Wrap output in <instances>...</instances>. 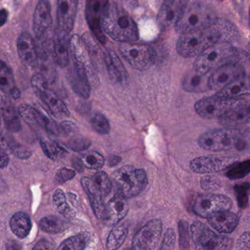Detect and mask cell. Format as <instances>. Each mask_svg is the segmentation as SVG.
Here are the masks:
<instances>
[{
    "mask_svg": "<svg viewBox=\"0 0 250 250\" xmlns=\"http://www.w3.org/2000/svg\"><path fill=\"white\" fill-rule=\"evenodd\" d=\"M236 36L230 23L217 19L210 27L183 35L177 42L176 50L183 58H194L216 43L228 42Z\"/></svg>",
    "mask_w": 250,
    "mask_h": 250,
    "instance_id": "obj_1",
    "label": "cell"
},
{
    "mask_svg": "<svg viewBox=\"0 0 250 250\" xmlns=\"http://www.w3.org/2000/svg\"><path fill=\"white\" fill-rule=\"evenodd\" d=\"M247 62H250V54L234 47L228 42H220L196 57L193 69L209 73L225 64Z\"/></svg>",
    "mask_w": 250,
    "mask_h": 250,
    "instance_id": "obj_3",
    "label": "cell"
},
{
    "mask_svg": "<svg viewBox=\"0 0 250 250\" xmlns=\"http://www.w3.org/2000/svg\"><path fill=\"white\" fill-rule=\"evenodd\" d=\"M236 248L238 250H250V232H244L237 241Z\"/></svg>",
    "mask_w": 250,
    "mask_h": 250,
    "instance_id": "obj_50",
    "label": "cell"
},
{
    "mask_svg": "<svg viewBox=\"0 0 250 250\" xmlns=\"http://www.w3.org/2000/svg\"><path fill=\"white\" fill-rule=\"evenodd\" d=\"M128 228L126 225H121L114 228L106 241V248L108 250H113L120 248L124 244L128 235Z\"/></svg>",
    "mask_w": 250,
    "mask_h": 250,
    "instance_id": "obj_35",
    "label": "cell"
},
{
    "mask_svg": "<svg viewBox=\"0 0 250 250\" xmlns=\"http://www.w3.org/2000/svg\"><path fill=\"white\" fill-rule=\"evenodd\" d=\"M53 203L57 210L67 219H73L75 216V210L71 208L68 204L62 190L59 188L55 191L53 194Z\"/></svg>",
    "mask_w": 250,
    "mask_h": 250,
    "instance_id": "obj_36",
    "label": "cell"
},
{
    "mask_svg": "<svg viewBox=\"0 0 250 250\" xmlns=\"http://www.w3.org/2000/svg\"><path fill=\"white\" fill-rule=\"evenodd\" d=\"M126 197L117 193L106 204L104 221L109 225H115L126 216L128 204Z\"/></svg>",
    "mask_w": 250,
    "mask_h": 250,
    "instance_id": "obj_22",
    "label": "cell"
},
{
    "mask_svg": "<svg viewBox=\"0 0 250 250\" xmlns=\"http://www.w3.org/2000/svg\"><path fill=\"white\" fill-rule=\"evenodd\" d=\"M91 178L96 183V185L99 187L104 197H106L110 193L111 188H112V182L106 172L99 171V172H96L91 177Z\"/></svg>",
    "mask_w": 250,
    "mask_h": 250,
    "instance_id": "obj_43",
    "label": "cell"
},
{
    "mask_svg": "<svg viewBox=\"0 0 250 250\" xmlns=\"http://www.w3.org/2000/svg\"><path fill=\"white\" fill-rule=\"evenodd\" d=\"M175 2H176V0H156V5L159 8L160 5H164V4H172L175 3Z\"/></svg>",
    "mask_w": 250,
    "mask_h": 250,
    "instance_id": "obj_59",
    "label": "cell"
},
{
    "mask_svg": "<svg viewBox=\"0 0 250 250\" xmlns=\"http://www.w3.org/2000/svg\"><path fill=\"white\" fill-rule=\"evenodd\" d=\"M10 149L13 152L14 155L17 157L20 158L21 159H27L31 156L32 151L29 150L27 147L18 144L14 141L10 142L9 145Z\"/></svg>",
    "mask_w": 250,
    "mask_h": 250,
    "instance_id": "obj_47",
    "label": "cell"
},
{
    "mask_svg": "<svg viewBox=\"0 0 250 250\" xmlns=\"http://www.w3.org/2000/svg\"><path fill=\"white\" fill-rule=\"evenodd\" d=\"M54 248H55V247L50 241L42 240V241H39V243L36 244V246L33 247V250H52Z\"/></svg>",
    "mask_w": 250,
    "mask_h": 250,
    "instance_id": "obj_52",
    "label": "cell"
},
{
    "mask_svg": "<svg viewBox=\"0 0 250 250\" xmlns=\"http://www.w3.org/2000/svg\"><path fill=\"white\" fill-rule=\"evenodd\" d=\"M242 100L240 99H228L215 95L197 101L194 104V109L204 119L220 120L231 109L239 104Z\"/></svg>",
    "mask_w": 250,
    "mask_h": 250,
    "instance_id": "obj_7",
    "label": "cell"
},
{
    "mask_svg": "<svg viewBox=\"0 0 250 250\" xmlns=\"http://www.w3.org/2000/svg\"><path fill=\"white\" fill-rule=\"evenodd\" d=\"M175 233L172 228H169L165 232L162 241L161 250H172L175 247Z\"/></svg>",
    "mask_w": 250,
    "mask_h": 250,
    "instance_id": "obj_48",
    "label": "cell"
},
{
    "mask_svg": "<svg viewBox=\"0 0 250 250\" xmlns=\"http://www.w3.org/2000/svg\"><path fill=\"white\" fill-rule=\"evenodd\" d=\"M220 121L224 125L231 128L250 123V101L242 100Z\"/></svg>",
    "mask_w": 250,
    "mask_h": 250,
    "instance_id": "obj_27",
    "label": "cell"
},
{
    "mask_svg": "<svg viewBox=\"0 0 250 250\" xmlns=\"http://www.w3.org/2000/svg\"><path fill=\"white\" fill-rule=\"evenodd\" d=\"M191 240L200 250H223L230 247L231 240L215 233L208 227L200 222H194L190 227Z\"/></svg>",
    "mask_w": 250,
    "mask_h": 250,
    "instance_id": "obj_10",
    "label": "cell"
},
{
    "mask_svg": "<svg viewBox=\"0 0 250 250\" xmlns=\"http://www.w3.org/2000/svg\"><path fill=\"white\" fill-rule=\"evenodd\" d=\"M118 194L126 198L135 197L147 187V173L143 169H137L130 165L120 168L113 175Z\"/></svg>",
    "mask_w": 250,
    "mask_h": 250,
    "instance_id": "obj_6",
    "label": "cell"
},
{
    "mask_svg": "<svg viewBox=\"0 0 250 250\" xmlns=\"http://www.w3.org/2000/svg\"><path fill=\"white\" fill-rule=\"evenodd\" d=\"M81 183L84 191L88 196L95 215L98 219L104 221L106 205L104 204V199L105 197L103 193L91 178L83 177L81 179Z\"/></svg>",
    "mask_w": 250,
    "mask_h": 250,
    "instance_id": "obj_19",
    "label": "cell"
},
{
    "mask_svg": "<svg viewBox=\"0 0 250 250\" xmlns=\"http://www.w3.org/2000/svg\"><path fill=\"white\" fill-rule=\"evenodd\" d=\"M52 24V8L48 0H40L33 17V31L39 39L48 34Z\"/></svg>",
    "mask_w": 250,
    "mask_h": 250,
    "instance_id": "obj_18",
    "label": "cell"
},
{
    "mask_svg": "<svg viewBox=\"0 0 250 250\" xmlns=\"http://www.w3.org/2000/svg\"><path fill=\"white\" fill-rule=\"evenodd\" d=\"M211 72L201 73L193 69L184 77L183 88L188 93H205L210 90V77Z\"/></svg>",
    "mask_w": 250,
    "mask_h": 250,
    "instance_id": "obj_24",
    "label": "cell"
},
{
    "mask_svg": "<svg viewBox=\"0 0 250 250\" xmlns=\"http://www.w3.org/2000/svg\"><path fill=\"white\" fill-rule=\"evenodd\" d=\"M83 167L90 169H98L104 165V158L101 153L93 151L83 154L80 158Z\"/></svg>",
    "mask_w": 250,
    "mask_h": 250,
    "instance_id": "obj_38",
    "label": "cell"
},
{
    "mask_svg": "<svg viewBox=\"0 0 250 250\" xmlns=\"http://www.w3.org/2000/svg\"><path fill=\"white\" fill-rule=\"evenodd\" d=\"M78 4L79 0H58V30L66 36H69L74 28Z\"/></svg>",
    "mask_w": 250,
    "mask_h": 250,
    "instance_id": "obj_17",
    "label": "cell"
},
{
    "mask_svg": "<svg viewBox=\"0 0 250 250\" xmlns=\"http://www.w3.org/2000/svg\"><path fill=\"white\" fill-rule=\"evenodd\" d=\"M162 232L161 219H152L134 235L132 241L133 250H154L159 244Z\"/></svg>",
    "mask_w": 250,
    "mask_h": 250,
    "instance_id": "obj_14",
    "label": "cell"
},
{
    "mask_svg": "<svg viewBox=\"0 0 250 250\" xmlns=\"http://www.w3.org/2000/svg\"><path fill=\"white\" fill-rule=\"evenodd\" d=\"M76 172L73 169L62 168L57 174L56 181L59 184H64V183L74 178Z\"/></svg>",
    "mask_w": 250,
    "mask_h": 250,
    "instance_id": "obj_49",
    "label": "cell"
},
{
    "mask_svg": "<svg viewBox=\"0 0 250 250\" xmlns=\"http://www.w3.org/2000/svg\"><path fill=\"white\" fill-rule=\"evenodd\" d=\"M7 18H8V12L6 10L2 9L1 13H0V24L1 26H3L7 21Z\"/></svg>",
    "mask_w": 250,
    "mask_h": 250,
    "instance_id": "obj_56",
    "label": "cell"
},
{
    "mask_svg": "<svg viewBox=\"0 0 250 250\" xmlns=\"http://www.w3.org/2000/svg\"><path fill=\"white\" fill-rule=\"evenodd\" d=\"M9 163V157L4 150L1 151V169H4Z\"/></svg>",
    "mask_w": 250,
    "mask_h": 250,
    "instance_id": "obj_54",
    "label": "cell"
},
{
    "mask_svg": "<svg viewBox=\"0 0 250 250\" xmlns=\"http://www.w3.org/2000/svg\"><path fill=\"white\" fill-rule=\"evenodd\" d=\"M1 111L6 128L12 132L20 131L21 125L19 118V111L16 109L9 99L3 96L1 99Z\"/></svg>",
    "mask_w": 250,
    "mask_h": 250,
    "instance_id": "obj_30",
    "label": "cell"
},
{
    "mask_svg": "<svg viewBox=\"0 0 250 250\" xmlns=\"http://www.w3.org/2000/svg\"><path fill=\"white\" fill-rule=\"evenodd\" d=\"M217 18L214 12L202 2L187 5L175 24V31L184 35L213 25Z\"/></svg>",
    "mask_w": 250,
    "mask_h": 250,
    "instance_id": "obj_4",
    "label": "cell"
},
{
    "mask_svg": "<svg viewBox=\"0 0 250 250\" xmlns=\"http://www.w3.org/2000/svg\"><path fill=\"white\" fill-rule=\"evenodd\" d=\"M104 31L115 42H133L139 39V30L134 20L122 7L109 3L102 19Z\"/></svg>",
    "mask_w": 250,
    "mask_h": 250,
    "instance_id": "obj_2",
    "label": "cell"
},
{
    "mask_svg": "<svg viewBox=\"0 0 250 250\" xmlns=\"http://www.w3.org/2000/svg\"><path fill=\"white\" fill-rule=\"evenodd\" d=\"M61 134L63 135H70L73 133L76 132L77 130V126L75 124L71 121H63L60 125Z\"/></svg>",
    "mask_w": 250,
    "mask_h": 250,
    "instance_id": "obj_51",
    "label": "cell"
},
{
    "mask_svg": "<svg viewBox=\"0 0 250 250\" xmlns=\"http://www.w3.org/2000/svg\"><path fill=\"white\" fill-rule=\"evenodd\" d=\"M10 226L16 236L20 238H24L29 235L31 230V219L27 213L18 212L11 217Z\"/></svg>",
    "mask_w": 250,
    "mask_h": 250,
    "instance_id": "obj_31",
    "label": "cell"
},
{
    "mask_svg": "<svg viewBox=\"0 0 250 250\" xmlns=\"http://www.w3.org/2000/svg\"><path fill=\"white\" fill-rule=\"evenodd\" d=\"M90 145H91V142L88 139L80 137V136L72 137L68 143V147L74 151H82V150H87L90 147Z\"/></svg>",
    "mask_w": 250,
    "mask_h": 250,
    "instance_id": "obj_46",
    "label": "cell"
},
{
    "mask_svg": "<svg viewBox=\"0 0 250 250\" xmlns=\"http://www.w3.org/2000/svg\"><path fill=\"white\" fill-rule=\"evenodd\" d=\"M119 50L125 61L139 71L148 69L154 64L156 60V52L149 45L131 42L121 43Z\"/></svg>",
    "mask_w": 250,
    "mask_h": 250,
    "instance_id": "obj_9",
    "label": "cell"
},
{
    "mask_svg": "<svg viewBox=\"0 0 250 250\" xmlns=\"http://www.w3.org/2000/svg\"><path fill=\"white\" fill-rule=\"evenodd\" d=\"M82 39L87 46V50H88L96 69L102 68L103 66L102 65L103 63H105L106 54H104L100 46H99L97 42H95L94 38L90 33H84Z\"/></svg>",
    "mask_w": 250,
    "mask_h": 250,
    "instance_id": "obj_32",
    "label": "cell"
},
{
    "mask_svg": "<svg viewBox=\"0 0 250 250\" xmlns=\"http://www.w3.org/2000/svg\"><path fill=\"white\" fill-rule=\"evenodd\" d=\"M90 124L93 129L100 134H107L110 131V125L107 118L102 113H96L93 115Z\"/></svg>",
    "mask_w": 250,
    "mask_h": 250,
    "instance_id": "obj_42",
    "label": "cell"
},
{
    "mask_svg": "<svg viewBox=\"0 0 250 250\" xmlns=\"http://www.w3.org/2000/svg\"><path fill=\"white\" fill-rule=\"evenodd\" d=\"M105 65L112 83L125 85L128 82V75L119 57L114 52H108L105 55Z\"/></svg>",
    "mask_w": 250,
    "mask_h": 250,
    "instance_id": "obj_23",
    "label": "cell"
},
{
    "mask_svg": "<svg viewBox=\"0 0 250 250\" xmlns=\"http://www.w3.org/2000/svg\"><path fill=\"white\" fill-rule=\"evenodd\" d=\"M40 142L45 154L52 160L61 159L68 153V150L57 142L46 138L41 139Z\"/></svg>",
    "mask_w": 250,
    "mask_h": 250,
    "instance_id": "obj_34",
    "label": "cell"
},
{
    "mask_svg": "<svg viewBox=\"0 0 250 250\" xmlns=\"http://www.w3.org/2000/svg\"><path fill=\"white\" fill-rule=\"evenodd\" d=\"M21 248L20 244L19 243L16 242V241H11L6 244L7 250H18V249Z\"/></svg>",
    "mask_w": 250,
    "mask_h": 250,
    "instance_id": "obj_57",
    "label": "cell"
},
{
    "mask_svg": "<svg viewBox=\"0 0 250 250\" xmlns=\"http://www.w3.org/2000/svg\"><path fill=\"white\" fill-rule=\"evenodd\" d=\"M245 75L244 66L238 62L225 64L213 70L210 74V90H222L236 79Z\"/></svg>",
    "mask_w": 250,
    "mask_h": 250,
    "instance_id": "obj_15",
    "label": "cell"
},
{
    "mask_svg": "<svg viewBox=\"0 0 250 250\" xmlns=\"http://www.w3.org/2000/svg\"><path fill=\"white\" fill-rule=\"evenodd\" d=\"M10 95H11V96L13 99H15V100H17V99H20V96H21V92H20V89L15 87L12 90H11V93H10Z\"/></svg>",
    "mask_w": 250,
    "mask_h": 250,
    "instance_id": "obj_58",
    "label": "cell"
},
{
    "mask_svg": "<svg viewBox=\"0 0 250 250\" xmlns=\"http://www.w3.org/2000/svg\"><path fill=\"white\" fill-rule=\"evenodd\" d=\"M250 173V159L240 163L233 164L227 172L229 179L238 180L244 178Z\"/></svg>",
    "mask_w": 250,
    "mask_h": 250,
    "instance_id": "obj_39",
    "label": "cell"
},
{
    "mask_svg": "<svg viewBox=\"0 0 250 250\" xmlns=\"http://www.w3.org/2000/svg\"><path fill=\"white\" fill-rule=\"evenodd\" d=\"M232 158H218L215 156H200L190 162V168L196 173L209 174L220 172L233 165Z\"/></svg>",
    "mask_w": 250,
    "mask_h": 250,
    "instance_id": "obj_16",
    "label": "cell"
},
{
    "mask_svg": "<svg viewBox=\"0 0 250 250\" xmlns=\"http://www.w3.org/2000/svg\"><path fill=\"white\" fill-rule=\"evenodd\" d=\"M212 228L222 233H230L235 230L239 222V218L229 210H222L208 218Z\"/></svg>",
    "mask_w": 250,
    "mask_h": 250,
    "instance_id": "obj_25",
    "label": "cell"
},
{
    "mask_svg": "<svg viewBox=\"0 0 250 250\" xmlns=\"http://www.w3.org/2000/svg\"><path fill=\"white\" fill-rule=\"evenodd\" d=\"M31 85L36 96L46 104L54 116L58 118L69 116L70 112L66 105L49 88L47 80L43 74H35L32 77Z\"/></svg>",
    "mask_w": 250,
    "mask_h": 250,
    "instance_id": "obj_8",
    "label": "cell"
},
{
    "mask_svg": "<svg viewBox=\"0 0 250 250\" xmlns=\"http://www.w3.org/2000/svg\"><path fill=\"white\" fill-rule=\"evenodd\" d=\"M232 201L229 197L222 194H206L198 196L194 201L192 210L195 214L208 219L215 213L229 210Z\"/></svg>",
    "mask_w": 250,
    "mask_h": 250,
    "instance_id": "obj_11",
    "label": "cell"
},
{
    "mask_svg": "<svg viewBox=\"0 0 250 250\" xmlns=\"http://www.w3.org/2000/svg\"><path fill=\"white\" fill-rule=\"evenodd\" d=\"M121 161V158L119 157V156H112L109 158V161H108V163H109V165L110 167L116 166L118 164L120 163V162Z\"/></svg>",
    "mask_w": 250,
    "mask_h": 250,
    "instance_id": "obj_55",
    "label": "cell"
},
{
    "mask_svg": "<svg viewBox=\"0 0 250 250\" xmlns=\"http://www.w3.org/2000/svg\"><path fill=\"white\" fill-rule=\"evenodd\" d=\"M42 230L49 233H61L69 228V224L56 216L43 217L40 221Z\"/></svg>",
    "mask_w": 250,
    "mask_h": 250,
    "instance_id": "obj_33",
    "label": "cell"
},
{
    "mask_svg": "<svg viewBox=\"0 0 250 250\" xmlns=\"http://www.w3.org/2000/svg\"><path fill=\"white\" fill-rule=\"evenodd\" d=\"M14 76L12 71L8 68L5 62H1V71H0V88L2 93L10 94L11 90L15 87Z\"/></svg>",
    "mask_w": 250,
    "mask_h": 250,
    "instance_id": "obj_37",
    "label": "cell"
},
{
    "mask_svg": "<svg viewBox=\"0 0 250 250\" xmlns=\"http://www.w3.org/2000/svg\"><path fill=\"white\" fill-rule=\"evenodd\" d=\"M17 50L22 62L30 68L39 65V54L34 39L30 33L24 32L20 35L17 42Z\"/></svg>",
    "mask_w": 250,
    "mask_h": 250,
    "instance_id": "obj_20",
    "label": "cell"
},
{
    "mask_svg": "<svg viewBox=\"0 0 250 250\" xmlns=\"http://www.w3.org/2000/svg\"><path fill=\"white\" fill-rule=\"evenodd\" d=\"M202 149L210 151H227L243 146L242 132L237 128H225L207 131L198 139Z\"/></svg>",
    "mask_w": 250,
    "mask_h": 250,
    "instance_id": "obj_5",
    "label": "cell"
},
{
    "mask_svg": "<svg viewBox=\"0 0 250 250\" xmlns=\"http://www.w3.org/2000/svg\"><path fill=\"white\" fill-rule=\"evenodd\" d=\"M68 36L58 30L52 42V52L53 58L56 63L61 68H65L69 64L68 46H70V42H68Z\"/></svg>",
    "mask_w": 250,
    "mask_h": 250,
    "instance_id": "obj_29",
    "label": "cell"
},
{
    "mask_svg": "<svg viewBox=\"0 0 250 250\" xmlns=\"http://www.w3.org/2000/svg\"><path fill=\"white\" fill-rule=\"evenodd\" d=\"M70 49L72 55L74 65L85 69L88 74L92 86L99 84V78L96 72V67L87 50L83 39L74 35L70 40Z\"/></svg>",
    "mask_w": 250,
    "mask_h": 250,
    "instance_id": "obj_12",
    "label": "cell"
},
{
    "mask_svg": "<svg viewBox=\"0 0 250 250\" xmlns=\"http://www.w3.org/2000/svg\"><path fill=\"white\" fill-rule=\"evenodd\" d=\"M68 80L73 90L78 96L83 99L89 98L92 85L85 69L74 65L69 73Z\"/></svg>",
    "mask_w": 250,
    "mask_h": 250,
    "instance_id": "obj_26",
    "label": "cell"
},
{
    "mask_svg": "<svg viewBox=\"0 0 250 250\" xmlns=\"http://www.w3.org/2000/svg\"><path fill=\"white\" fill-rule=\"evenodd\" d=\"M234 192L240 208L244 209L247 208L250 197V184L249 183L236 184L234 187Z\"/></svg>",
    "mask_w": 250,
    "mask_h": 250,
    "instance_id": "obj_41",
    "label": "cell"
},
{
    "mask_svg": "<svg viewBox=\"0 0 250 250\" xmlns=\"http://www.w3.org/2000/svg\"><path fill=\"white\" fill-rule=\"evenodd\" d=\"M178 232H179V244L181 250L189 248L190 239L191 238V232L188 229V225L187 221L180 220L178 222Z\"/></svg>",
    "mask_w": 250,
    "mask_h": 250,
    "instance_id": "obj_44",
    "label": "cell"
},
{
    "mask_svg": "<svg viewBox=\"0 0 250 250\" xmlns=\"http://www.w3.org/2000/svg\"><path fill=\"white\" fill-rule=\"evenodd\" d=\"M200 186L205 191H213L220 188L222 183L217 177L207 175L203 176L200 180Z\"/></svg>",
    "mask_w": 250,
    "mask_h": 250,
    "instance_id": "obj_45",
    "label": "cell"
},
{
    "mask_svg": "<svg viewBox=\"0 0 250 250\" xmlns=\"http://www.w3.org/2000/svg\"><path fill=\"white\" fill-rule=\"evenodd\" d=\"M109 4V0H87L86 2L87 24L98 42L103 44L106 42V37L102 27V19Z\"/></svg>",
    "mask_w": 250,
    "mask_h": 250,
    "instance_id": "obj_13",
    "label": "cell"
},
{
    "mask_svg": "<svg viewBox=\"0 0 250 250\" xmlns=\"http://www.w3.org/2000/svg\"><path fill=\"white\" fill-rule=\"evenodd\" d=\"M124 1H125L128 5H132V6L136 5L137 2V0H124Z\"/></svg>",
    "mask_w": 250,
    "mask_h": 250,
    "instance_id": "obj_60",
    "label": "cell"
},
{
    "mask_svg": "<svg viewBox=\"0 0 250 250\" xmlns=\"http://www.w3.org/2000/svg\"><path fill=\"white\" fill-rule=\"evenodd\" d=\"M232 3L238 14H242L244 11V0H232Z\"/></svg>",
    "mask_w": 250,
    "mask_h": 250,
    "instance_id": "obj_53",
    "label": "cell"
},
{
    "mask_svg": "<svg viewBox=\"0 0 250 250\" xmlns=\"http://www.w3.org/2000/svg\"><path fill=\"white\" fill-rule=\"evenodd\" d=\"M249 25H250V10H249Z\"/></svg>",
    "mask_w": 250,
    "mask_h": 250,
    "instance_id": "obj_61",
    "label": "cell"
},
{
    "mask_svg": "<svg viewBox=\"0 0 250 250\" xmlns=\"http://www.w3.org/2000/svg\"><path fill=\"white\" fill-rule=\"evenodd\" d=\"M216 95L228 99H239L243 96H250V77L244 75L236 79L217 91Z\"/></svg>",
    "mask_w": 250,
    "mask_h": 250,
    "instance_id": "obj_28",
    "label": "cell"
},
{
    "mask_svg": "<svg viewBox=\"0 0 250 250\" xmlns=\"http://www.w3.org/2000/svg\"><path fill=\"white\" fill-rule=\"evenodd\" d=\"M187 6L184 0H178L172 4H164L159 7L157 21L162 30H167L176 24L184 8Z\"/></svg>",
    "mask_w": 250,
    "mask_h": 250,
    "instance_id": "obj_21",
    "label": "cell"
},
{
    "mask_svg": "<svg viewBox=\"0 0 250 250\" xmlns=\"http://www.w3.org/2000/svg\"><path fill=\"white\" fill-rule=\"evenodd\" d=\"M87 238L84 234H79L70 237L65 240L59 247V250H84L87 244Z\"/></svg>",
    "mask_w": 250,
    "mask_h": 250,
    "instance_id": "obj_40",
    "label": "cell"
}]
</instances>
